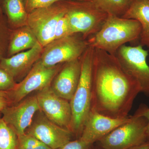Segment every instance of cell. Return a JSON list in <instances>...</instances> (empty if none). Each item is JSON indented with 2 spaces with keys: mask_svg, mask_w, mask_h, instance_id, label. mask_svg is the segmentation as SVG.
I'll return each instance as SVG.
<instances>
[{
  "mask_svg": "<svg viewBox=\"0 0 149 149\" xmlns=\"http://www.w3.org/2000/svg\"><path fill=\"white\" fill-rule=\"evenodd\" d=\"M2 57V49L1 45V42H0V61L1 60Z\"/></svg>",
  "mask_w": 149,
  "mask_h": 149,
  "instance_id": "f1b7e54d",
  "label": "cell"
},
{
  "mask_svg": "<svg viewBox=\"0 0 149 149\" xmlns=\"http://www.w3.org/2000/svg\"><path fill=\"white\" fill-rule=\"evenodd\" d=\"M16 84L14 78L4 69L0 67V91H11Z\"/></svg>",
  "mask_w": 149,
  "mask_h": 149,
  "instance_id": "7402d4cb",
  "label": "cell"
},
{
  "mask_svg": "<svg viewBox=\"0 0 149 149\" xmlns=\"http://www.w3.org/2000/svg\"><path fill=\"white\" fill-rule=\"evenodd\" d=\"M123 69L140 84L141 93L149 97V66L147 58L148 51L141 45H123L116 54Z\"/></svg>",
  "mask_w": 149,
  "mask_h": 149,
  "instance_id": "9c48e42d",
  "label": "cell"
},
{
  "mask_svg": "<svg viewBox=\"0 0 149 149\" xmlns=\"http://www.w3.org/2000/svg\"><path fill=\"white\" fill-rule=\"evenodd\" d=\"M10 105V102L5 92L0 91V113L6 107Z\"/></svg>",
  "mask_w": 149,
  "mask_h": 149,
  "instance_id": "4316f807",
  "label": "cell"
},
{
  "mask_svg": "<svg viewBox=\"0 0 149 149\" xmlns=\"http://www.w3.org/2000/svg\"><path fill=\"white\" fill-rule=\"evenodd\" d=\"M59 70L57 65L45 66L39 59L21 82L16 83L11 91L5 92L10 105L21 101L32 92L41 91L50 86Z\"/></svg>",
  "mask_w": 149,
  "mask_h": 149,
  "instance_id": "ba28073f",
  "label": "cell"
},
{
  "mask_svg": "<svg viewBox=\"0 0 149 149\" xmlns=\"http://www.w3.org/2000/svg\"><path fill=\"white\" fill-rule=\"evenodd\" d=\"M66 14L59 19L57 23L55 32V40L72 35L70 29Z\"/></svg>",
  "mask_w": 149,
  "mask_h": 149,
  "instance_id": "603a6c76",
  "label": "cell"
},
{
  "mask_svg": "<svg viewBox=\"0 0 149 149\" xmlns=\"http://www.w3.org/2000/svg\"><path fill=\"white\" fill-rule=\"evenodd\" d=\"M74 35L54 40L44 47L40 58L43 65L52 67L80 58L90 46L88 41Z\"/></svg>",
  "mask_w": 149,
  "mask_h": 149,
  "instance_id": "52a82bcc",
  "label": "cell"
},
{
  "mask_svg": "<svg viewBox=\"0 0 149 149\" xmlns=\"http://www.w3.org/2000/svg\"><path fill=\"white\" fill-rule=\"evenodd\" d=\"M76 1H93V0H76Z\"/></svg>",
  "mask_w": 149,
  "mask_h": 149,
  "instance_id": "4dcf8cb0",
  "label": "cell"
},
{
  "mask_svg": "<svg viewBox=\"0 0 149 149\" xmlns=\"http://www.w3.org/2000/svg\"><path fill=\"white\" fill-rule=\"evenodd\" d=\"M133 1H134V0H133Z\"/></svg>",
  "mask_w": 149,
  "mask_h": 149,
  "instance_id": "d6a6232c",
  "label": "cell"
},
{
  "mask_svg": "<svg viewBox=\"0 0 149 149\" xmlns=\"http://www.w3.org/2000/svg\"><path fill=\"white\" fill-rule=\"evenodd\" d=\"M43 47L38 42L33 47L15 54L9 58H3L0 67L15 78L33 66L40 58Z\"/></svg>",
  "mask_w": 149,
  "mask_h": 149,
  "instance_id": "9a60e30c",
  "label": "cell"
},
{
  "mask_svg": "<svg viewBox=\"0 0 149 149\" xmlns=\"http://www.w3.org/2000/svg\"><path fill=\"white\" fill-rule=\"evenodd\" d=\"M141 31L137 20L108 15L100 29L87 41L89 46L116 55L121 46L139 40Z\"/></svg>",
  "mask_w": 149,
  "mask_h": 149,
  "instance_id": "7a4b0ae2",
  "label": "cell"
},
{
  "mask_svg": "<svg viewBox=\"0 0 149 149\" xmlns=\"http://www.w3.org/2000/svg\"><path fill=\"white\" fill-rule=\"evenodd\" d=\"M65 0H25V8L29 13L36 9L47 7Z\"/></svg>",
  "mask_w": 149,
  "mask_h": 149,
  "instance_id": "cb8c5ba5",
  "label": "cell"
},
{
  "mask_svg": "<svg viewBox=\"0 0 149 149\" xmlns=\"http://www.w3.org/2000/svg\"><path fill=\"white\" fill-rule=\"evenodd\" d=\"M66 16L72 35L83 34L84 39L96 34L103 26L108 14L91 1L65 0Z\"/></svg>",
  "mask_w": 149,
  "mask_h": 149,
  "instance_id": "277c9868",
  "label": "cell"
},
{
  "mask_svg": "<svg viewBox=\"0 0 149 149\" xmlns=\"http://www.w3.org/2000/svg\"><path fill=\"white\" fill-rule=\"evenodd\" d=\"M121 17L139 22L141 27L140 45L149 49V0H134Z\"/></svg>",
  "mask_w": 149,
  "mask_h": 149,
  "instance_id": "2e32d148",
  "label": "cell"
},
{
  "mask_svg": "<svg viewBox=\"0 0 149 149\" xmlns=\"http://www.w3.org/2000/svg\"><path fill=\"white\" fill-rule=\"evenodd\" d=\"M93 146H92V147H91V148H90L88 149H103L102 148H92V147H93Z\"/></svg>",
  "mask_w": 149,
  "mask_h": 149,
  "instance_id": "1f68e13d",
  "label": "cell"
},
{
  "mask_svg": "<svg viewBox=\"0 0 149 149\" xmlns=\"http://www.w3.org/2000/svg\"><path fill=\"white\" fill-rule=\"evenodd\" d=\"M40 111L37 96L29 97L1 111L2 118L17 136L24 134L32 124L35 113Z\"/></svg>",
  "mask_w": 149,
  "mask_h": 149,
  "instance_id": "7c38bea8",
  "label": "cell"
},
{
  "mask_svg": "<svg viewBox=\"0 0 149 149\" xmlns=\"http://www.w3.org/2000/svg\"><path fill=\"white\" fill-rule=\"evenodd\" d=\"M0 149H18V136L1 116Z\"/></svg>",
  "mask_w": 149,
  "mask_h": 149,
  "instance_id": "ffe728a7",
  "label": "cell"
},
{
  "mask_svg": "<svg viewBox=\"0 0 149 149\" xmlns=\"http://www.w3.org/2000/svg\"><path fill=\"white\" fill-rule=\"evenodd\" d=\"M18 149H52L35 137L25 133L18 136Z\"/></svg>",
  "mask_w": 149,
  "mask_h": 149,
  "instance_id": "44dd1931",
  "label": "cell"
},
{
  "mask_svg": "<svg viewBox=\"0 0 149 149\" xmlns=\"http://www.w3.org/2000/svg\"><path fill=\"white\" fill-rule=\"evenodd\" d=\"M93 146L78 139L74 141H70L58 149H88Z\"/></svg>",
  "mask_w": 149,
  "mask_h": 149,
  "instance_id": "d4e9b609",
  "label": "cell"
},
{
  "mask_svg": "<svg viewBox=\"0 0 149 149\" xmlns=\"http://www.w3.org/2000/svg\"><path fill=\"white\" fill-rule=\"evenodd\" d=\"M8 21L15 26L27 25L25 0H1Z\"/></svg>",
  "mask_w": 149,
  "mask_h": 149,
  "instance_id": "ac0fdd59",
  "label": "cell"
},
{
  "mask_svg": "<svg viewBox=\"0 0 149 149\" xmlns=\"http://www.w3.org/2000/svg\"><path fill=\"white\" fill-rule=\"evenodd\" d=\"M130 118L129 116L122 118H112L91 110L80 139L93 146L118 126L128 122Z\"/></svg>",
  "mask_w": 149,
  "mask_h": 149,
  "instance_id": "4fadbf2b",
  "label": "cell"
},
{
  "mask_svg": "<svg viewBox=\"0 0 149 149\" xmlns=\"http://www.w3.org/2000/svg\"><path fill=\"white\" fill-rule=\"evenodd\" d=\"M91 110L114 118L128 116L141 88L116 55L94 48Z\"/></svg>",
  "mask_w": 149,
  "mask_h": 149,
  "instance_id": "6da1fadb",
  "label": "cell"
},
{
  "mask_svg": "<svg viewBox=\"0 0 149 149\" xmlns=\"http://www.w3.org/2000/svg\"><path fill=\"white\" fill-rule=\"evenodd\" d=\"M63 1L36 9L28 13L27 25L43 47L55 40V32L59 19L66 13Z\"/></svg>",
  "mask_w": 149,
  "mask_h": 149,
  "instance_id": "8992f818",
  "label": "cell"
},
{
  "mask_svg": "<svg viewBox=\"0 0 149 149\" xmlns=\"http://www.w3.org/2000/svg\"><path fill=\"white\" fill-rule=\"evenodd\" d=\"M133 0H93L97 7L108 15L121 17L130 7Z\"/></svg>",
  "mask_w": 149,
  "mask_h": 149,
  "instance_id": "d6986e66",
  "label": "cell"
},
{
  "mask_svg": "<svg viewBox=\"0 0 149 149\" xmlns=\"http://www.w3.org/2000/svg\"><path fill=\"white\" fill-rule=\"evenodd\" d=\"M2 14V8L1 7V6L0 5V15H1Z\"/></svg>",
  "mask_w": 149,
  "mask_h": 149,
  "instance_id": "f546056e",
  "label": "cell"
},
{
  "mask_svg": "<svg viewBox=\"0 0 149 149\" xmlns=\"http://www.w3.org/2000/svg\"><path fill=\"white\" fill-rule=\"evenodd\" d=\"M148 120L146 118L134 114L128 122L118 126L98 141L103 149H127L143 143L148 140Z\"/></svg>",
  "mask_w": 149,
  "mask_h": 149,
  "instance_id": "5b68a950",
  "label": "cell"
},
{
  "mask_svg": "<svg viewBox=\"0 0 149 149\" xmlns=\"http://www.w3.org/2000/svg\"><path fill=\"white\" fill-rule=\"evenodd\" d=\"M94 48L89 46L80 57L81 71L78 86L70 101L72 120L70 130L80 139L86 119L90 113L92 102V66Z\"/></svg>",
  "mask_w": 149,
  "mask_h": 149,
  "instance_id": "3957f363",
  "label": "cell"
},
{
  "mask_svg": "<svg viewBox=\"0 0 149 149\" xmlns=\"http://www.w3.org/2000/svg\"><path fill=\"white\" fill-rule=\"evenodd\" d=\"M36 96L40 111L52 122L70 130L72 111L70 101L56 95L50 85L38 91Z\"/></svg>",
  "mask_w": 149,
  "mask_h": 149,
  "instance_id": "30bf717a",
  "label": "cell"
},
{
  "mask_svg": "<svg viewBox=\"0 0 149 149\" xmlns=\"http://www.w3.org/2000/svg\"><path fill=\"white\" fill-rule=\"evenodd\" d=\"M127 149H149V141Z\"/></svg>",
  "mask_w": 149,
  "mask_h": 149,
  "instance_id": "83f0119b",
  "label": "cell"
},
{
  "mask_svg": "<svg viewBox=\"0 0 149 149\" xmlns=\"http://www.w3.org/2000/svg\"><path fill=\"white\" fill-rule=\"evenodd\" d=\"M25 133L33 136L52 149H58L71 141L72 132L49 120L43 114L33 120Z\"/></svg>",
  "mask_w": 149,
  "mask_h": 149,
  "instance_id": "8fae6325",
  "label": "cell"
},
{
  "mask_svg": "<svg viewBox=\"0 0 149 149\" xmlns=\"http://www.w3.org/2000/svg\"><path fill=\"white\" fill-rule=\"evenodd\" d=\"M134 114L138 116L146 118L148 120L147 134L148 140L149 141V107L146 105L141 104Z\"/></svg>",
  "mask_w": 149,
  "mask_h": 149,
  "instance_id": "484cf974",
  "label": "cell"
},
{
  "mask_svg": "<svg viewBox=\"0 0 149 149\" xmlns=\"http://www.w3.org/2000/svg\"><path fill=\"white\" fill-rule=\"evenodd\" d=\"M36 36L27 25L17 30L13 34L8 47L10 56L21 51L29 49L38 42Z\"/></svg>",
  "mask_w": 149,
  "mask_h": 149,
  "instance_id": "e0dca14e",
  "label": "cell"
},
{
  "mask_svg": "<svg viewBox=\"0 0 149 149\" xmlns=\"http://www.w3.org/2000/svg\"><path fill=\"white\" fill-rule=\"evenodd\" d=\"M80 58L63 63L50 85L56 95L69 101L73 97L80 80L81 71Z\"/></svg>",
  "mask_w": 149,
  "mask_h": 149,
  "instance_id": "5bb4252c",
  "label": "cell"
}]
</instances>
